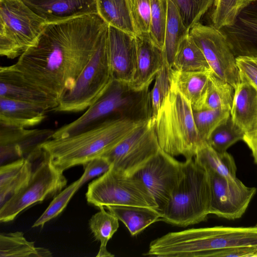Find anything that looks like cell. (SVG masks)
<instances>
[{
	"mask_svg": "<svg viewBox=\"0 0 257 257\" xmlns=\"http://www.w3.org/2000/svg\"><path fill=\"white\" fill-rule=\"evenodd\" d=\"M108 27L97 13L48 21L36 44L14 65L59 101L95 53Z\"/></svg>",
	"mask_w": 257,
	"mask_h": 257,
	"instance_id": "1",
	"label": "cell"
},
{
	"mask_svg": "<svg viewBox=\"0 0 257 257\" xmlns=\"http://www.w3.org/2000/svg\"><path fill=\"white\" fill-rule=\"evenodd\" d=\"M257 245V224L216 226L171 232L152 242L157 257H221L234 248Z\"/></svg>",
	"mask_w": 257,
	"mask_h": 257,
	"instance_id": "2",
	"label": "cell"
},
{
	"mask_svg": "<svg viewBox=\"0 0 257 257\" xmlns=\"http://www.w3.org/2000/svg\"><path fill=\"white\" fill-rule=\"evenodd\" d=\"M144 121L112 117L77 134L50 139L40 144L38 147L48 154L58 168L64 171L100 157Z\"/></svg>",
	"mask_w": 257,
	"mask_h": 257,
	"instance_id": "3",
	"label": "cell"
},
{
	"mask_svg": "<svg viewBox=\"0 0 257 257\" xmlns=\"http://www.w3.org/2000/svg\"><path fill=\"white\" fill-rule=\"evenodd\" d=\"M112 117L138 120L150 119L149 89L135 91L128 84L113 80L103 94L82 115L54 131L51 139L77 134Z\"/></svg>",
	"mask_w": 257,
	"mask_h": 257,
	"instance_id": "4",
	"label": "cell"
},
{
	"mask_svg": "<svg viewBox=\"0 0 257 257\" xmlns=\"http://www.w3.org/2000/svg\"><path fill=\"white\" fill-rule=\"evenodd\" d=\"M154 127L160 148L173 157L194 158L206 142L196 127L191 104L171 83Z\"/></svg>",
	"mask_w": 257,
	"mask_h": 257,
	"instance_id": "5",
	"label": "cell"
},
{
	"mask_svg": "<svg viewBox=\"0 0 257 257\" xmlns=\"http://www.w3.org/2000/svg\"><path fill=\"white\" fill-rule=\"evenodd\" d=\"M183 163V177L160 213L161 221L185 227L207 220L211 189L208 172L193 158Z\"/></svg>",
	"mask_w": 257,
	"mask_h": 257,
	"instance_id": "6",
	"label": "cell"
},
{
	"mask_svg": "<svg viewBox=\"0 0 257 257\" xmlns=\"http://www.w3.org/2000/svg\"><path fill=\"white\" fill-rule=\"evenodd\" d=\"M46 23L23 0H0V55L19 57L36 44Z\"/></svg>",
	"mask_w": 257,
	"mask_h": 257,
	"instance_id": "7",
	"label": "cell"
},
{
	"mask_svg": "<svg viewBox=\"0 0 257 257\" xmlns=\"http://www.w3.org/2000/svg\"><path fill=\"white\" fill-rule=\"evenodd\" d=\"M107 30L94 55L53 111L76 112L87 109L111 84L113 79L107 55Z\"/></svg>",
	"mask_w": 257,
	"mask_h": 257,
	"instance_id": "8",
	"label": "cell"
},
{
	"mask_svg": "<svg viewBox=\"0 0 257 257\" xmlns=\"http://www.w3.org/2000/svg\"><path fill=\"white\" fill-rule=\"evenodd\" d=\"M85 196L88 203L99 208L110 205L158 208L154 198L139 178L111 167L89 184Z\"/></svg>",
	"mask_w": 257,
	"mask_h": 257,
	"instance_id": "9",
	"label": "cell"
},
{
	"mask_svg": "<svg viewBox=\"0 0 257 257\" xmlns=\"http://www.w3.org/2000/svg\"><path fill=\"white\" fill-rule=\"evenodd\" d=\"M43 151V158L33 172L28 184L9 198L0 207V221H13L22 211L32 205L54 197L67 184L63 172Z\"/></svg>",
	"mask_w": 257,
	"mask_h": 257,
	"instance_id": "10",
	"label": "cell"
},
{
	"mask_svg": "<svg viewBox=\"0 0 257 257\" xmlns=\"http://www.w3.org/2000/svg\"><path fill=\"white\" fill-rule=\"evenodd\" d=\"M161 149L151 119L138 125L128 136L100 157L111 167L127 176H133Z\"/></svg>",
	"mask_w": 257,
	"mask_h": 257,
	"instance_id": "11",
	"label": "cell"
},
{
	"mask_svg": "<svg viewBox=\"0 0 257 257\" xmlns=\"http://www.w3.org/2000/svg\"><path fill=\"white\" fill-rule=\"evenodd\" d=\"M189 35L202 51L212 73L234 88L240 82L235 54L222 32L212 25L200 22L190 30Z\"/></svg>",
	"mask_w": 257,
	"mask_h": 257,
	"instance_id": "12",
	"label": "cell"
},
{
	"mask_svg": "<svg viewBox=\"0 0 257 257\" xmlns=\"http://www.w3.org/2000/svg\"><path fill=\"white\" fill-rule=\"evenodd\" d=\"M183 162L161 148L134 175L144 183L151 193L157 204V210L160 212L169 201L183 177Z\"/></svg>",
	"mask_w": 257,
	"mask_h": 257,
	"instance_id": "13",
	"label": "cell"
},
{
	"mask_svg": "<svg viewBox=\"0 0 257 257\" xmlns=\"http://www.w3.org/2000/svg\"><path fill=\"white\" fill-rule=\"evenodd\" d=\"M208 173L211 189L210 214L229 220L241 217L257 189L246 186L237 177L229 179L213 172Z\"/></svg>",
	"mask_w": 257,
	"mask_h": 257,
	"instance_id": "14",
	"label": "cell"
},
{
	"mask_svg": "<svg viewBox=\"0 0 257 257\" xmlns=\"http://www.w3.org/2000/svg\"><path fill=\"white\" fill-rule=\"evenodd\" d=\"M0 97L32 103L48 111L59 104L58 100L30 82L14 64L0 68Z\"/></svg>",
	"mask_w": 257,
	"mask_h": 257,
	"instance_id": "15",
	"label": "cell"
},
{
	"mask_svg": "<svg viewBox=\"0 0 257 257\" xmlns=\"http://www.w3.org/2000/svg\"><path fill=\"white\" fill-rule=\"evenodd\" d=\"M107 50L113 79L128 84L135 63L136 36L108 26Z\"/></svg>",
	"mask_w": 257,
	"mask_h": 257,
	"instance_id": "16",
	"label": "cell"
},
{
	"mask_svg": "<svg viewBox=\"0 0 257 257\" xmlns=\"http://www.w3.org/2000/svg\"><path fill=\"white\" fill-rule=\"evenodd\" d=\"M136 41L135 63L128 85L132 89L140 91L149 89L165 61L163 50L152 42L149 33L136 36Z\"/></svg>",
	"mask_w": 257,
	"mask_h": 257,
	"instance_id": "17",
	"label": "cell"
},
{
	"mask_svg": "<svg viewBox=\"0 0 257 257\" xmlns=\"http://www.w3.org/2000/svg\"><path fill=\"white\" fill-rule=\"evenodd\" d=\"M220 30L235 55H257V2L245 7L233 25Z\"/></svg>",
	"mask_w": 257,
	"mask_h": 257,
	"instance_id": "18",
	"label": "cell"
},
{
	"mask_svg": "<svg viewBox=\"0 0 257 257\" xmlns=\"http://www.w3.org/2000/svg\"><path fill=\"white\" fill-rule=\"evenodd\" d=\"M230 113L234 123L244 133L257 128V90L245 80L240 79L234 88Z\"/></svg>",
	"mask_w": 257,
	"mask_h": 257,
	"instance_id": "19",
	"label": "cell"
},
{
	"mask_svg": "<svg viewBox=\"0 0 257 257\" xmlns=\"http://www.w3.org/2000/svg\"><path fill=\"white\" fill-rule=\"evenodd\" d=\"M47 22L97 13L96 0H23Z\"/></svg>",
	"mask_w": 257,
	"mask_h": 257,
	"instance_id": "20",
	"label": "cell"
},
{
	"mask_svg": "<svg viewBox=\"0 0 257 257\" xmlns=\"http://www.w3.org/2000/svg\"><path fill=\"white\" fill-rule=\"evenodd\" d=\"M47 112L37 105L0 97V124L27 128L41 123Z\"/></svg>",
	"mask_w": 257,
	"mask_h": 257,
	"instance_id": "21",
	"label": "cell"
},
{
	"mask_svg": "<svg viewBox=\"0 0 257 257\" xmlns=\"http://www.w3.org/2000/svg\"><path fill=\"white\" fill-rule=\"evenodd\" d=\"M28 158H20L0 167V206L28 183L33 172Z\"/></svg>",
	"mask_w": 257,
	"mask_h": 257,
	"instance_id": "22",
	"label": "cell"
},
{
	"mask_svg": "<svg viewBox=\"0 0 257 257\" xmlns=\"http://www.w3.org/2000/svg\"><path fill=\"white\" fill-rule=\"evenodd\" d=\"M108 211L121 221L132 236H136L151 224L161 220V213L156 208L131 206L110 205Z\"/></svg>",
	"mask_w": 257,
	"mask_h": 257,
	"instance_id": "23",
	"label": "cell"
},
{
	"mask_svg": "<svg viewBox=\"0 0 257 257\" xmlns=\"http://www.w3.org/2000/svg\"><path fill=\"white\" fill-rule=\"evenodd\" d=\"M211 72H184L172 69L171 83L196 110L204 95Z\"/></svg>",
	"mask_w": 257,
	"mask_h": 257,
	"instance_id": "24",
	"label": "cell"
},
{
	"mask_svg": "<svg viewBox=\"0 0 257 257\" xmlns=\"http://www.w3.org/2000/svg\"><path fill=\"white\" fill-rule=\"evenodd\" d=\"M96 6L97 13L108 26L137 36L127 0H96Z\"/></svg>",
	"mask_w": 257,
	"mask_h": 257,
	"instance_id": "25",
	"label": "cell"
},
{
	"mask_svg": "<svg viewBox=\"0 0 257 257\" xmlns=\"http://www.w3.org/2000/svg\"><path fill=\"white\" fill-rule=\"evenodd\" d=\"M189 31L175 5L170 0H168L164 55L165 65L171 70L179 44L189 34Z\"/></svg>",
	"mask_w": 257,
	"mask_h": 257,
	"instance_id": "26",
	"label": "cell"
},
{
	"mask_svg": "<svg viewBox=\"0 0 257 257\" xmlns=\"http://www.w3.org/2000/svg\"><path fill=\"white\" fill-rule=\"evenodd\" d=\"M194 159L208 172L229 179L236 178L237 168L233 157L227 152H217L207 142L198 151Z\"/></svg>",
	"mask_w": 257,
	"mask_h": 257,
	"instance_id": "27",
	"label": "cell"
},
{
	"mask_svg": "<svg viewBox=\"0 0 257 257\" xmlns=\"http://www.w3.org/2000/svg\"><path fill=\"white\" fill-rule=\"evenodd\" d=\"M172 69L184 72H211L202 51L189 34L179 44Z\"/></svg>",
	"mask_w": 257,
	"mask_h": 257,
	"instance_id": "28",
	"label": "cell"
},
{
	"mask_svg": "<svg viewBox=\"0 0 257 257\" xmlns=\"http://www.w3.org/2000/svg\"><path fill=\"white\" fill-rule=\"evenodd\" d=\"M234 94V88L215 76L212 72L205 92L196 110L223 109L230 111Z\"/></svg>",
	"mask_w": 257,
	"mask_h": 257,
	"instance_id": "29",
	"label": "cell"
},
{
	"mask_svg": "<svg viewBox=\"0 0 257 257\" xmlns=\"http://www.w3.org/2000/svg\"><path fill=\"white\" fill-rule=\"evenodd\" d=\"M52 252L47 248L35 246L22 232L1 233L0 257H49Z\"/></svg>",
	"mask_w": 257,
	"mask_h": 257,
	"instance_id": "30",
	"label": "cell"
},
{
	"mask_svg": "<svg viewBox=\"0 0 257 257\" xmlns=\"http://www.w3.org/2000/svg\"><path fill=\"white\" fill-rule=\"evenodd\" d=\"M118 219L104 207L94 214L89 221L90 230L95 240L100 243L96 257H112L114 255L109 252L106 245L119 227Z\"/></svg>",
	"mask_w": 257,
	"mask_h": 257,
	"instance_id": "31",
	"label": "cell"
},
{
	"mask_svg": "<svg viewBox=\"0 0 257 257\" xmlns=\"http://www.w3.org/2000/svg\"><path fill=\"white\" fill-rule=\"evenodd\" d=\"M244 134L234 123L230 114L213 131L207 143L217 152L224 153L232 145L242 140Z\"/></svg>",
	"mask_w": 257,
	"mask_h": 257,
	"instance_id": "32",
	"label": "cell"
},
{
	"mask_svg": "<svg viewBox=\"0 0 257 257\" xmlns=\"http://www.w3.org/2000/svg\"><path fill=\"white\" fill-rule=\"evenodd\" d=\"M250 3V0H214L212 25L219 30L232 26L241 11Z\"/></svg>",
	"mask_w": 257,
	"mask_h": 257,
	"instance_id": "33",
	"label": "cell"
},
{
	"mask_svg": "<svg viewBox=\"0 0 257 257\" xmlns=\"http://www.w3.org/2000/svg\"><path fill=\"white\" fill-rule=\"evenodd\" d=\"M168 15V0H151L149 35L152 42L163 50Z\"/></svg>",
	"mask_w": 257,
	"mask_h": 257,
	"instance_id": "34",
	"label": "cell"
},
{
	"mask_svg": "<svg viewBox=\"0 0 257 257\" xmlns=\"http://www.w3.org/2000/svg\"><path fill=\"white\" fill-rule=\"evenodd\" d=\"M81 186L80 178L56 195L44 212L33 224L32 227H43L45 223L59 215Z\"/></svg>",
	"mask_w": 257,
	"mask_h": 257,
	"instance_id": "35",
	"label": "cell"
},
{
	"mask_svg": "<svg viewBox=\"0 0 257 257\" xmlns=\"http://www.w3.org/2000/svg\"><path fill=\"white\" fill-rule=\"evenodd\" d=\"M176 7L184 24L189 30L211 7L214 0H170Z\"/></svg>",
	"mask_w": 257,
	"mask_h": 257,
	"instance_id": "36",
	"label": "cell"
},
{
	"mask_svg": "<svg viewBox=\"0 0 257 257\" xmlns=\"http://www.w3.org/2000/svg\"><path fill=\"white\" fill-rule=\"evenodd\" d=\"M171 70L164 64L156 75L154 86L150 91L151 119L154 123L170 88Z\"/></svg>",
	"mask_w": 257,
	"mask_h": 257,
	"instance_id": "37",
	"label": "cell"
},
{
	"mask_svg": "<svg viewBox=\"0 0 257 257\" xmlns=\"http://www.w3.org/2000/svg\"><path fill=\"white\" fill-rule=\"evenodd\" d=\"M230 112L229 110L220 109L193 111L196 127L204 141L207 142L215 128L230 115Z\"/></svg>",
	"mask_w": 257,
	"mask_h": 257,
	"instance_id": "38",
	"label": "cell"
},
{
	"mask_svg": "<svg viewBox=\"0 0 257 257\" xmlns=\"http://www.w3.org/2000/svg\"><path fill=\"white\" fill-rule=\"evenodd\" d=\"M137 35L149 33L151 16V0H127Z\"/></svg>",
	"mask_w": 257,
	"mask_h": 257,
	"instance_id": "39",
	"label": "cell"
},
{
	"mask_svg": "<svg viewBox=\"0 0 257 257\" xmlns=\"http://www.w3.org/2000/svg\"><path fill=\"white\" fill-rule=\"evenodd\" d=\"M240 79L245 80L257 90V55H242L236 57Z\"/></svg>",
	"mask_w": 257,
	"mask_h": 257,
	"instance_id": "40",
	"label": "cell"
},
{
	"mask_svg": "<svg viewBox=\"0 0 257 257\" xmlns=\"http://www.w3.org/2000/svg\"><path fill=\"white\" fill-rule=\"evenodd\" d=\"M83 166L84 171L80 177L81 186L90 179L99 175H102L111 167L109 163L102 157L94 158Z\"/></svg>",
	"mask_w": 257,
	"mask_h": 257,
	"instance_id": "41",
	"label": "cell"
},
{
	"mask_svg": "<svg viewBox=\"0 0 257 257\" xmlns=\"http://www.w3.org/2000/svg\"><path fill=\"white\" fill-rule=\"evenodd\" d=\"M242 141L251 150L254 161L257 164V128L245 133Z\"/></svg>",
	"mask_w": 257,
	"mask_h": 257,
	"instance_id": "42",
	"label": "cell"
},
{
	"mask_svg": "<svg viewBox=\"0 0 257 257\" xmlns=\"http://www.w3.org/2000/svg\"><path fill=\"white\" fill-rule=\"evenodd\" d=\"M250 3L252 2H257V0H250Z\"/></svg>",
	"mask_w": 257,
	"mask_h": 257,
	"instance_id": "43",
	"label": "cell"
}]
</instances>
